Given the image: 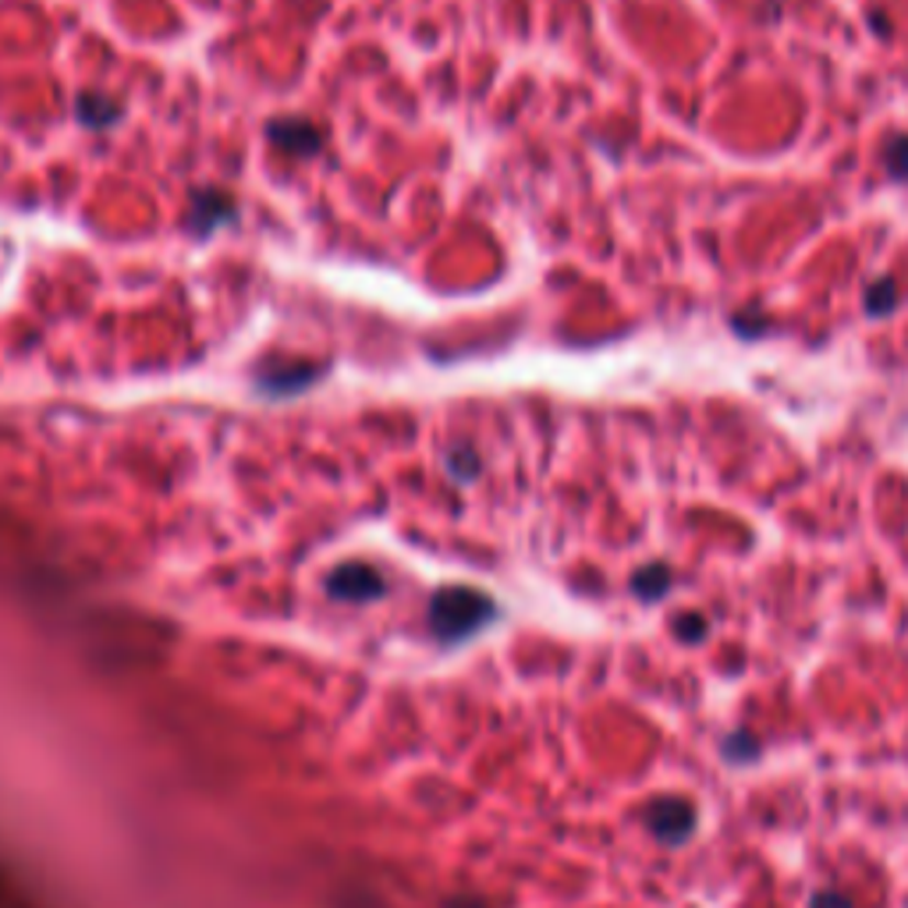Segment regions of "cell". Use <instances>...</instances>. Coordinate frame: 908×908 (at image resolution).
<instances>
[{
  "instance_id": "7c38bea8",
  "label": "cell",
  "mask_w": 908,
  "mask_h": 908,
  "mask_svg": "<svg viewBox=\"0 0 908 908\" xmlns=\"http://www.w3.org/2000/svg\"><path fill=\"white\" fill-rule=\"evenodd\" d=\"M746 738H749V735H731V738H728V742H725V752H728V756H738L742 763L760 756V746H749V749H746Z\"/></svg>"
},
{
  "instance_id": "277c9868",
  "label": "cell",
  "mask_w": 908,
  "mask_h": 908,
  "mask_svg": "<svg viewBox=\"0 0 908 908\" xmlns=\"http://www.w3.org/2000/svg\"><path fill=\"white\" fill-rule=\"evenodd\" d=\"M273 146L291 153V157H313L320 149V132L313 125H305V121H273L270 132Z\"/></svg>"
},
{
  "instance_id": "4fadbf2b",
  "label": "cell",
  "mask_w": 908,
  "mask_h": 908,
  "mask_svg": "<svg viewBox=\"0 0 908 908\" xmlns=\"http://www.w3.org/2000/svg\"><path fill=\"white\" fill-rule=\"evenodd\" d=\"M809 908H852V901L844 898V895H838V890H817V895H812V901H809Z\"/></svg>"
},
{
  "instance_id": "8992f818",
  "label": "cell",
  "mask_w": 908,
  "mask_h": 908,
  "mask_svg": "<svg viewBox=\"0 0 908 908\" xmlns=\"http://www.w3.org/2000/svg\"><path fill=\"white\" fill-rule=\"evenodd\" d=\"M632 590L642 599H660V596L671 590V568L668 564H646V568H639L636 579H632Z\"/></svg>"
},
{
  "instance_id": "5b68a950",
  "label": "cell",
  "mask_w": 908,
  "mask_h": 908,
  "mask_svg": "<svg viewBox=\"0 0 908 908\" xmlns=\"http://www.w3.org/2000/svg\"><path fill=\"white\" fill-rule=\"evenodd\" d=\"M320 373L316 366H288L284 373L277 366H267V373H259V383H264V388H270V391H295V388H305V383H310L313 377Z\"/></svg>"
},
{
  "instance_id": "ba28073f",
  "label": "cell",
  "mask_w": 908,
  "mask_h": 908,
  "mask_svg": "<svg viewBox=\"0 0 908 908\" xmlns=\"http://www.w3.org/2000/svg\"><path fill=\"white\" fill-rule=\"evenodd\" d=\"M884 167H887L890 178L908 181V135L890 138V143L884 146Z\"/></svg>"
},
{
  "instance_id": "8fae6325",
  "label": "cell",
  "mask_w": 908,
  "mask_h": 908,
  "mask_svg": "<svg viewBox=\"0 0 908 908\" xmlns=\"http://www.w3.org/2000/svg\"><path fill=\"white\" fill-rule=\"evenodd\" d=\"M674 632H679L685 642H699V639H706V621L699 614H685V618L674 621Z\"/></svg>"
},
{
  "instance_id": "52a82bcc",
  "label": "cell",
  "mask_w": 908,
  "mask_h": 908,
  "mask_svg": "<svg viewBox=\"0 0 908 908\" xmlns=\"http://www.w3.org/2000/svg\"><path fill=\"white\" fill-rule=\"evenodd\" d=\"M895 305H898V288H895L890 277H881L876 284H870V291H866V313L870 316H884V313L895 310Z\"/></svg>"
},
{
  "instance_id": "7a4b0ae2",
  "label": "cell",
  "mask_w": 908,
  "mask_h": 908,
  "mask_svg": "<svg viewBox=\"0 0 908 908\" xmlns=\"http://www.w3.org/2000/svg\"><path fill=\"white\" fill-rule=\"evenodd\" d=\"M646 820H650V830L664 844H685L692 834H696L699 812H696V806L688 803V798L664 795V798H657V803L650 806Z\"/></svg>"
},
{
  "instance_id": "30bf717a",
  "label": "cell",
  "mask_w": 908,
  "mask_h": 908,
  "mask_svg": "<svg viewBox=\"0 0 908 908\" xmlns=\"http://www.w3.org/2000/svg\"><path fill=\"white\" fill-rule=\"evenodd\" d=\"M448 466L455 472V480H472V475L480 472V458H475L469 448H455V451H448Z\"/></svg>"
},
{
  "instance_id": "3957f363",
  "label": "cell",
  "mask_w": 908,
  "mask_h": 908,
  "mask_svg": "<svg viewBox=\"0 0 908 908\" xmlns=\"http://www.w3.org/2000/svg\"><path fill=\"white\" fill-rule=\"evenodd\" d=\"M383 590L380 575L366 564H345L330 575V593L337 599H369Z\"/></svg>"
},
{
  "instance_id": "6da1fadb",
  "label": "cell",
  "mask_w": 908,
  "mask_h": 908,
  "mask_svg": "<svg viewBox=\"0 0 908 908\" xmlns=\"http://www.w3.org/2000/svg\"><path fill=\"white\" fill-rule=\"evenodd\" d=\"M490 614H494V604L486 596L472 593V590H444L434 599V628L440 636H469L475 625H483Z\"/></svg>"
},
{
  "instance_id": "9c48e42d",
  "label": "cell",
  "mask_w": 908,
  "mask_h": 908,
  "mask_svg": "<svg viewBox=\"0 0 908 908\" xmlns=\"http://www.w3.org/2000/svg\"><path fill=\"white\" fill-rule=\"evenodd\" d=\"M79 114H82L86 125H92V128H107V125H111V121L117 117V107L107 103V100H97V97H86L82 107H79Z\"/></svg>"
}]
</instances>
